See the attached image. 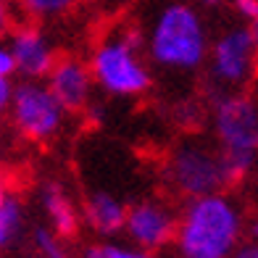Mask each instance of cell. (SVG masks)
I'll return each instance as SVG.
<instances>
[{
  "mask_svg": "<svg viewBox=\"0 0 258 258\" xmlns=\"http://www.w3.org/2000/svg\"><path fill=\"white\" fill-rule=\"evenodd\" d=\"M248 219L237 198L227 190L187 198L177 214L174 255L177 258H229L245 240Z\"/></svg>",
  "mask_w": 258,
  "mask_h": 258,
  "instance_id": "6da1fadb",
  "label": "cell"
},
{
  "mask_svg": "<svg viewBox=\"0 0 258 258\" xmlns=\"http://www.w3.org/2000/svg\"><path fill=\"white\" fill-rule=\"evenodd\" d=\"M143 37L148 61L161 72L195 74L206 66L211 34L203 14L187 0L158 6Z\"/></svg>",
  "mask_w": 258,
  "mask_h": 258,
  "instance_id": "7a4b0ae2",
  "label": "cell"
},
{
  "mask_svg": "<svg viewBox=\"0 0 258 258\" xmlns=\"http://www.w3.org/2000/svg\"><path fill=\"white\" fill-rule=\"evenodd\" d=\"M145 37L140 29L121 27L95 45L90 55V72L100 87L111 98H140L153 85L148 55L143 53Z\"/></svg>",
  "mask_w": 258,
  "mask_h": 258,
  "instance_id": "3957f363",
  "label": "cell"
},
{
  "mask_svg": "<svg viewBox=\"0 0 258 258\" xmlns=\"http://www.w3.org/2000/svg\"><path fill=\"white\" fill-rule=\"evenodd\" d=\"M211 126L234 184L250 177L258 161V103L245 92H214Z\"/></svg>",
  "mask_w": 258,
  "mask_h": 258,
  "instance_id": "277c9868",
  "label": "cell"
},
{
  "mask_svg": "<svg viewBox=\"0 0 258 258\" xmlns=\"http://www.w3.org/2000/svg\"><path fill=\"white\" fill-rule=\"evenodd\" d=\"M163 182L184 201L221 192L234 184L219 148L203 137H184L171 148L163 163Z\"/></svg>",
  "mask_w": 258,
  "mask_h": 258,
  "instance_id": "5b68a950",
  "label": "cell"
},
{
  "mask_svg": "<svg viewBox=\"0 0 258 258\" xmlns=\"http://www.w3.org/2000/svg\"><path fill=\"white\" fill-rule=\"evenodd\" d=\"M208 79L214 92H242L258 72V42L248 24L221 29L208 48Z\"/></svg>",
  "mask_w": 258,
  "mask_h": 258,
  "instance_id": "8992f818",
  "label": "cell"
},
{
  "mask_svg": "<svg viewBox=\"0 0 258 258\" xmlns=\"http://www.w3.org/2000/svg\"><path fill=\"white\" fill-rule=\"evenodd\" d=\"M66 108L50 92V87L42 79H21L14 87V100H11V124L14 129L29 140V143H50L66 126Z\"/></svg>",
  "mask_w": 258,
  "mask_h": 258,
  "instance_id": "52a82bcc",
  "label": "cell"
},
{
  "mask_svg": "<svg viewBox=\"0 0 258 258\" xmlns=\"http://www.w3.org/2000/svg\"><path fill=\"white\" fill-rule=\"evenodd\" d=\"M174 232H177V211L163 198H140L126 206L124 234L137 248L158 253L171 245Z\"/></svg>",
  "mask_w": 258,
  "mask_h": 258,
  "instance_id": "ba28073f",
  "label": "cell"
},
{
  "mask_svg": "<svg viewBox=\"0 0 258 258\" xmlns=\"http://www.w3.org/2000/svg\"><path fill=\"white\" fill-rule=\"evenodd\" d=\"M6 42L14 53L16 74L24 79H45L58 58L53 40L34 24H21L11 29Z\"/></svg>",
  "mask_w": 258,
  "mask_h": 258,
  "instance_id": "9c48e42d",
  "label": "cell"
},
{
  "mask_svg": "<svg viewBox=\"0 0 258 258\" xmlns=\"http://www.w3.org/2000/svg\"><path fill=\"white\" fill-rule=\"evenodd\" d=\"M45 85L58 98V103L72 113V111H85V105L92 100V90H95V79L85 61L79 58H55L53 69L45 77Z\"/></svg>",
  "mask_w": 258,
  "mask_h": 258,
  "instance_id": "30bf717a",
  "label": "cell"
},
{
  "mask_svg": "<svg viewBox=\"0 0 258 258\" xmlns=\"http://www.w3.org/2000/svg\"><path fill=\"white\" fill-rule=\"evenodd\" d=\"M79 208H82V221L100 237H116V234L124 232L126 203L113 190L95 187L85 195Z\"/></svg>",
  "mask_w": 258,
  "mask_h": 258,
  "instance_id": "8fae6325",
  "label": "cell"
},
{
  "mask_svg": "<svg viewBox=\"0 0 258 258\" xmlns=\"http://www.w3.org/2000/svg\"><path fill=\"white\" fill-rule=\"evenodd\" d=\"M37 201H40V208H42L45 219H48V227L61 234L63 240L74 237V234L79 232L82 208L77 206L72 192H69L61 182H55V179L42 182L40 192H37Z\"/></svg>",
  "mask_w": 258,
  "mask_h": 258,
  "instance_id": "7c38bea8",
  "label": "cell"
},
{
  "mask_svg": "<svg viewBox=\"0 0 258 258\" xmlns=\"http://www.w3.org/2000/svg\"><path fill=\"white\" fill-rule=\"evenodd\" d=\"M27 232V208L16 195H8L0 201V253L14 250L24 240Z\"/></svg>",
  "mask_w": 258,
  "mask_h": 258,
  "instance_id": "4fadbf2b",
  "label": "cell"
},
{
  "mask_svg": "<svg viewBox=\"0 0 258 258\" xmlns=\"http://www.w3.org/2000/svg\"><path fill=\"white\" fill-rule=\"evenodd\" d=\"M32 248L40 258H69L63 237L45 224L32 229Z\"/></svg>",
  "mask_w": 258,
  "mask_h": 258,
  "instance_id": "5bb4252c",
  "label": "cell"
},
{
  "mask_svg": "<svg viewBox=\"0 0 258 258\" xmlns=\"http://www.w3.org/2000/svg\"><path fill=\"white\" fill-rule=\"evenodd\" d=\"M82 258H153V253H148L137 245H121V242H90L85 250H82Z\"/></svg>",
  "mask_w": 258,
  "mask_h": 258,
  "instance_id": "9a60e30c",
  "label": "cell"
},
{
  "mask_svg": "<svg viewBox=\"0 0 258 258\" xmlns=\"http://www.w3.org/2000/svg\"><path fill=\"white\" fill-rule=\"evenodd\" d=\"M74 3L77 0H19L21 11L34 21H48V19L63 16L74 8Z\"/></svg>",
  "mask_w": 258,
  "mask_h": 258,
  "instance_id": "2e32d148",
  "label": "cell"
},
{
  "mask_svg": "<svg viewBox=\"0 0 258 258\" xmlns=\"http://www.w3.org/2000/svg\"><path fill=\"white\" fill-rule=\"evenodd\" d=\"M14 74H16L14 53H11L8 42H3V37H0V77H3V79H14Z\"/></svg>",
  "mask_w": 258,
  "mask_h": 258,
  "instance_id": "e0dca14e",
  "label": "cell"
},
{
  "mask_svg": "<svg viewBox=\"0 0 258 258\" xmlns=\"http://www.w3.org/2000/svg\"><path fill=\"white\" fill-rule=\"evenodd\" d=\"M232 8H234V14L242 21H248V24L258 16V0H232Z\"/></svg>",
  "mask_w": 258,
  "mask_h": 258,
  "instance_id": "ac0fdd59",
  "label": "cell"
},
{
  "mask_svg": "<svg viewBox=\"0 0 258 258\" xmlns=\"http://www.w3.org/2000/svg\"><path fill=\"white\" fill-rule=\"evenodd\" d=\"M14 79H3L0 77V116H6L11 108V100H14Z\"/></svg>",
  "mask_w": 258,
  "mask_h": 258,
  "instance_id": "d6986e66",
  "label": "cell"
},
{
  "mask_svg": "<svg viewBox=\"0 0 258 258\" xmlns=\"http://www.w3.org/2000/svg\"><path fill=\"white\" fill-rule=\"evenodd\" d=\"M85 119H87V124H92V126L103 124V121H105V105L90 100V103L85 105Z\"/></svg>",
  "mask_w": 258,
  "mask_h": 258,
  "instance_id": "ffe728a7",
  "label": "cell"
},
{
  "mask_svg": "<svg viewBox=\"0 0 258 258\" xmlns=\"http://www.w3.org/2000/svg\"><path fill=\"white\" fill-rule=\"evenodd\" d=\"M229 258H258V242L255 240H242L237 248H234V253Z\"/></svg>",
  "mask_w": 258,
  "mask_h": 258,
  "instance_id": "44dd1931",
  "label": "cell"
},
{
  "mask_svg": "<svg viewBox=\"0 0 258 258\" xmlns=\"http://www.w3.org/2000/svg\"><path fill=\"white\" fill-rule=\"evenodd\" d=\"M11 29H14V14H11V3L0 0V37H6Z\"/></svg>",
  "mask_w": 258,
  "mask_h": 258,
  "instance_id": "7402d4cb",
  "label": "cell"
},
{
  "mask_svg": "<svg viewBox=\"0 0 258 258\" xmlns=\"http://www.w3.org/2000/svg\"><path fill=\"white\" fill-rule=\"evenodd\" d=\"M248 234H250V240H255V242H258V214L248 221Z\"/></svg>",
  "mask_w": 258,
  "mask_h": 258,
  "instance_id": "603a6c76",
  "label": "cell"
},
{
  "mask_svg": "<svg viewBox=\"0 0 258 258\" xmlns=\"http://www.w3.org/2000/svg\"><path fill=\"white\" fill-rule=\"evenodd\" d=\"M201 6H206V8H216V6H221V3H227V0H198Z\"/></svg>",
  "mask_w": 258,
  "mask_h": 258,
  "instance_id": "cb8c5ba5",
  "label": "cell"
},
{
  "mask_svg": "<svg viewBox=\"0 0 258 258\" xmlns=\"http://www.w3.org/2000/svg\"><path fill=\"white\" fill-rule=\"evenodd\" d=\"M248 27H250V32H253V37H255V42H258V16H255V19L250 21Z\"/></svg>",
  "mask_w": 258,
  "mask_h": 258,
  "instance_id": "d4e9b609",
  "label": "cell"
},
{
  "mask_svg": "<svg viewBox=\"0 0 258 258\" xmlns=\"http://www.w3.org/2000/svg\"><path fill=\"white\" fill-rule=\"evenodd\" d=\"M6 198V184H3V177H0V201Z\"/></svg>",
  "mask_w": 258,
  "mask_h": 258,
  "instance_id": "484cf974",
  "label": "cell"
},
{
  "mask_svg": "<svg viewBox=\"0 0 258 258\" xmlns=\"http://www.w3.org/2000/svg\"><path fill=\"white\" fill-rule=\"evenodd\" d=\"M253 177H255V184H258V161H255V169H253Z\"/></svg>",
  "mask_w": 258,
  "mask_h": 258,
  "instance_id": "4316f807",
  "label": "cell"
},
{
  "mask_svg": "<svg viewBox=\"0 0 258 258\" xmlns=\"http://www.w3.org/2000/svg\"><path fill=\"white\" fill-rule=\"evenodd\" d=\"M6 3H19V0H6Z\"/></svg>",
  "mask_w": 258,
  "mask_h": 258,
  "instance_id": "83f0119b",
  "label": "cell"
}]
</instances>
